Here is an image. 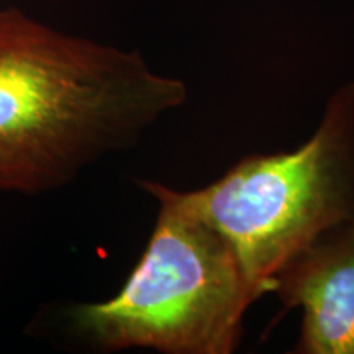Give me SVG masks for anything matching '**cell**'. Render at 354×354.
<instances>
[{"label":"cell","instance_id":"obj_1","mask_svg":"<svg viewBox=\"0 0 354 354\" xmlns=\"http://www.w3.org/2000/svg\"><path fill=\"white\" fill-rule=\"evenodd\" d=\"M187 86L136 51L68 37L19 8L0 12V190L64 187L107 154L131 148Z\"/></svg>","mask_w":354,"mask_h":354},{"label":"cell","instance_id":"obj_2","mask_svg":"<svg viewBox=\"0 0 354 354\" xmlns=\"http://www.w3.org/2000/svg\"><path fill=\"white\" fill-rule=\"evenodd\" d=\"M138 185L159 202L146 250L117 295L71 310L74 326L107 351H236L243 317L259 297L232 245L185 209L174 189L153 180Z\"/></svg>","mask_w":354,"mask_h":354},{"label":"cell","instance_id":"obj_3","mask_svg":"<svg viewBox=\"0 0 354 354\" xmlns=\"http://www.w3.org/2000/svg\"><path fill=\"white\" fill-rule=\"evenodd\" d=\"M177 201L223 234L256 292L313 238L354 216V84L326 102L315 133L292 151L251 154Z\"/></svg>","mask_w":354,"mask_h":354},{"label":"cell","instance_id":"obj_4","mask_svg":"<svg viewBox=\"0 0 354 354\" xmlns=\"http://www.w3.org/2000/svg\"><path fill=\"white\" fill-rule=\"evenodd\" d=\"M271 292L302 310L294 353L354 354V216L313 238L282 266Z\"/></svg>","mask_w":354,"mask_h":354}]
</instances>
